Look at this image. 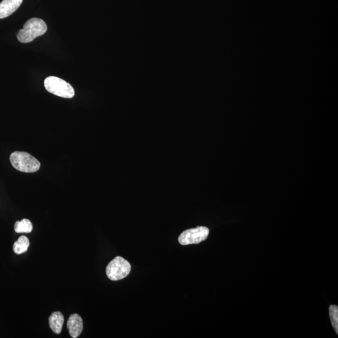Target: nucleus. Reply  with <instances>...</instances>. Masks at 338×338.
Here are the masks:
<instances>
[{
    "label": "nucleus",
    "mask_w": 338,
    "mask_h": 338,
    "mask_svg": "<svg viewBox=\"0 0 338 338\" xmlns=\"http://www.w3.org/2000/svg\"><path fill=\"white\" fill-rule=\"evenodd\" d=\"M48 92L64 99H71L75 95L74 88L68 82L58 77L50 76L44 82Z\"/></svg>",
    "instance_id": "obj_3"
},
{
    "label": "nucleus",
    "mask_w": 338,
    "mask_h": 338,
    "mask_svg": "<svg viewBox=\"0 0 338 338\" xmlns=\"http://www.w3.org/2000/svg\"><path fill=\"white\" fill-rule=\"evenodd\" d=\"M131 265L122 257H116L106 268V274L110 280L118 281L127 277L131 272Z\"/></svg>",
    "instance_id": "obj_4"
},
{
    "label": "nucleus",
    "mask_w": 338,
    "mask_h": 338,
    "mask_svg": "<svg viewBox=\"0 0 338 338\" xmlns=\"http://www.w3.org/2000/svg\"><path fill=\"white\" fill-rule=\"evenodd\" d=\"M47 29V25L42 19L32 18L28 20L23 26V29L19 31L17 39L20 43H30L36 38L45 34Z\"/></svg>",
    "instance_id": "obj_1"
},
{
    "label": "nucleus",
    "mask_w": 338,
    "mask_h": 338,
    "mask_svg": "<svg viewBox=\"0 0 338 338\" xmlns=\"http://www.w3.org/2000/svg\"><path fill=\"white\" fill-rule=\"evenodd\" d=\"M23 0H2L0 3V19L11 15L19 9Z\"/></svg>",
    "instance_id": "obj_7"
},
{
    "label": "nucleus",
    "mask_w": 338,
    "mask_h": 338,
    "mask_svg": "<svg viewBox=\"0 0 338 338\" xmlns=\"http://www.w3.org/2000/svg\"><path fill=\"white\" fill-rule=\"evenodd\" d=\"M67 327L69 334L72 338L78 337L83 331V320L79 314H72L70 316L67 322Z\"/></svg>",
    "instance_id": "obj_6"
},
{
    "label": "nucleus",
    "mask_w": 338,
    "mask_h": 338,
    "mask_svg": "<svg viewBox=\"0 0 338 338\" xmlns=\"http://www.w3.org/2000/svg\"><path fill=\"white\" fill-rule=\"evenodd\" d=\"M30 246L29 239L25 236H20L13 246V250L17 255L22 254L27 251Z\"/></svg>",
    "instance_id": "obj_9"
},
{
    "label": "nucleus",
    "mask_w": 338,
    "mask_h": 338,
    "mask_svg": "<svg viewBox=\"0 0 338 338\" xmlns=\"http://www.w3.org/2000/svg\"><path fill=\"white\" fill-rule=\"evenodd\" d=\"M64 316L61 312H54L49 317V326L54 333L60 334L63 326Z\"/></svg>",
    "instance_id": "obj_8"
},
{
    "label": "nucleus",
    "mask_w": 338,
    "mask_h": 338,
    "mask_svg": "<svg viewBox=\"0 0 338 338\" xmlns=\"http://www.w3.org/2000/svg\"><path fill=\"white\" fill-rule=\"evenodd\" d=\"M210 230L205 226L187 229L179 237V243L183 246L190 244H199L208 238Z\"/></svg>",
    "instance_id": "obj_5"
},
{
    "label": "nucleus",
    "mask_w": 338,
    "mask_h": 338,
    "mask_svg": "<svg viewBox=\"0 0 338 338\" xmlns=\"http://www.w3.org/2000/svg\"><path fill=\"white\" fill-rule=\"evenodd\" d=\"M10 160L13 167L20 172L33 173L38 171L40 168V162L27 152H13L10 155Z\"/></svg>",
    "instance_id": "obj_2"
},
{
    "label": "nucleus",
    "mask_w": 338,
    "mask_h": 338,
    "mask_svg": "<svg viewBox=\"0 0 338 338\" xmlns=\"http://www.w3.org/2000/svg\"><path fill=\"white\" fill-rule=\"evenodd\" d=\"M14 229L17 233H30L33 230V224L29 219H23L15 223Z\"/></svg>",
    "instance_id": "obj_10"
},
{
    "label": "nucleus",
    "mask_w": 338,
    "mask_h": 338,
    "mask_svg": "<svg viewBox=\"0 0 338 338\" xmlns=\"http://www.w3.org/2000/svg\"><path fill=\"white\" fill-rule=\"evenodd\" d=\"M329 316L332 326H333L336 333L338 334V307L337 306H330Z\"/></svg>",
    "instance_id": "obj_11"
}]
</instances>
